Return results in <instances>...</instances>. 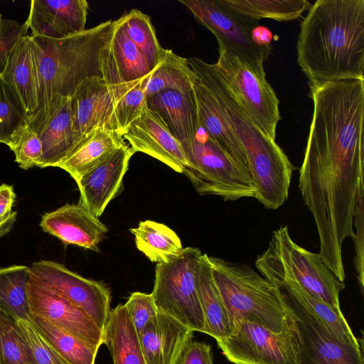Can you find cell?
Segmentation results:
<instances>
[{
  "label": "cell",
  "mask_w": 364,
  "mask_h": 364,
  "mask_svg": "<svg viewBox=\"0 0 364 364\" xmlns=\"http://www.w3.org/2000/svg\"><path fill=\"white\" fill-rule=\"evenodd\" d=\"M136 248L151 262L165 263L183 249L178 235L169 227L152 220H144L131 228Z\"/></svg>",
  "instance_id": "cell-28"
},
{
  "label": "cell",
  "mask_w": 364,
  "mask_h": 364,
  "mask_svg": "<svg viewBox=\"0 0 364 364\" xmlns=\"http://www.w3.org/2000/svg\"><path fill=\"white\" fill-rule=\"evenodd\" d=\"M178 364H213L210 346L191 341L183 350Z\"/></svg>",
  "instance_id": "cell-42"
},
{
  "label": "cell",
  "mask_w": 364,
  "mask_h": 364,
  "mask_svg": "<svg viewBox=\"0 0 364 364\" xmlns=\"http://www.w3.org/2000/svg\"><path fill=\"white\" fill-rule=\"evenodd\" d=\"M28 319L68 364H95L99 348L38 316L30 314Z\"/></svg>",
  "instance_id": "cell-29"
},
{
  "label": "cell",
  "mask_w": 364,
  "mask_h": 364,
  "mask_svg": "<svg viewBox=\"0 0 364 364\" xmlns=\"http://www.w3.org/2000/svg\"><path fill=\"white\" fill-rule=\"evenodd\" d=\"M146 107L161 118L186 154L200 129L194 89L186 92L162 90L146 97Z\"/></svg>",
  "instance_id": "cell-19"
},
{
  "label": "cell",
  "mask_w": 364,
  "mask_h": 364,
  "mask_svg": "<svg viewBox=\"0 0 364 364\" xmlns=\"http://www.w3.org/2000/svg\"><path fill=\"white\" fill-rule=\"evenodd\" d=\"M9 146L21 168L38 166L43 153L42 143L38 134L26 123L14 134Z\"/></svg>",
  "instance_id": "cell-37"
},
{
  "label": "cell",
  "mask_w": 364,
  "mask_h": 364,
  "mask_svg": "<svg viewBox=\"0 0 364 364\" xmlns=\"http://www.w3.org/2000/svg\"><path fill=\"white\" fill-rule=\"evenodd\" d=\"M364 191L358 196L353 216L355 242V268L361 291L363 290L364 281Z\"/></svg>",
  "instance_id": "cell-40"
},
{
  "label": "cell",
  "mask_w": 364,
  "mask_h": 364,
  "mask_svg": "<svg viewBox=\"0 0 364 364\" xmlns=\"http://www.w3.org/2000/svg\"><path fill=\"white\" fill-rule=\"evenodd\" d=\"M194 94L200 129L240 168L250 173L245 152L224 111L198 77L194 86Z\"/></svg>",
  "instance_id": "cell-22"
},
{
  "label": "cell",
  "mask_w": 364,
  "mask_h": 364,
  "mask_svg": "<svg viewBox=\"0 0 364 364\" xmlns=\"http://www.w3.org/2000/svg\"><path fill=\"white\" fill-rule=\"evenodd\" d=\"M38 134L43 146L38 167H56L75 146L70 98L47 119Z\"/></svg>",
  "instance_id": "cell-25"
},
{
  "label": "cell",
  "mask_w": 364,
  "mask_h": 364,
  "mask_svg": "<svg viewBox=\"0 0 364 364\" xmlns=\"http://www.w3.org/2000/svg\"><path fill=\"white\" fill-rule=\"evenodd\" d=\"M195 19L223 44L244 60L255 71L265 75L264 61L272 48L256 46L252 31L259 25L257 20L240 14L230 8L224 0H179Z\"/></svg>",
  "instance_id": "cell-10"
},
{
  "label": "cell",
  "mask_w": 364,
  "mask_h": 364,
  "mask_svg": "<svg viewBox=\"0 0 364 364\" xmlns=\"http://www.w3.org/2000/svg\"><path fill=\"white\" fill-rule=\"evenodd\" d=\"M237 13L259 21H288L299 18L311 6L307 0H224Z\"/></svg>",
  "instance_id": "cell-32"
},
{
  "label": "cell",
  "mask_w": 364,
  "mask_h": 364,
  "mask_svg": "<svg viewBox=\"0 0 364 364\" xmlns=\"http://www.w3.org/2000/svg\"><path fill=\"white\" fill-rule=\"evenodd\" d=\"M272 33L269 29L263 26H257L252 31V39L253 43L261 48H272Z\"/></svg>",
  "instance_id": "cell-44"
},
{
  "label": "cell",
  "mask_w": 364,
  "mask_h": 364,
  "mask_svg": "<svg viewBox=\"0 0 364 364\" xmlns=\"http://www.w3.org/2000/svg\"><path fill=\"white\" fill-rule=\"evenodd\" d=\"M218 43V69L253 123L275 140L277 125L281 119L279 100L266 75L259 74L230 49Z\"/></svg>",
  "instance_id": "cell-9"
},
{
  "label": "cell",
  "mask_w": 364,
  "mask_h": 364,
  "mask_svg": "<svg viewBox=\"0 0 364 364\" xmlns=\"http://www.w3.org/2000/svg\"><path fill=\"white\" fill-rule=\"evenodd\" d=\"M16 197L13 186L0 185V218L8 216L13 211Z\"/></svg>",
  "instance_id": "cell-43"
},
{
  "label": "cell",
  "mask_w": 364,
  "mask_h": 364,
  "mask_svg": "<svg viewBox=\"0 0 364 364\" xmlns=\"http://www.w3.org/2000/svg\"><path fill=\"white\" fill-rule=\"evenodd\" d=\"M186 156L188 164L182 173L200 195L219 196L224 201L255 198L250 174L207 136L203 139L198 136Z\"/></svg>",
  "instance_id": "cell-8"
},
{
  "label": "cell",
  "mask_w": 364,
  "mask_h": 364,
  "mask_svg": "<svg viewBox=\"0 0 364 364\" xmlns=\"http://www.w3.org/2000/svg\"><path fill=\"white\" fill-rule=\"evenodd\" d=\"M193 331L173 317L159 312L139 335L146 364H178Z\"/></svg>",
  "instance_id": "cell-20"
},
{
  "label": "cell",
  "mask_w": 364,
  "mask_h": 364,
  "mask_svg": "<svg viewBox=\"0 0 364 364\" xmlns=\"http://www.w3.org/2000/svg\"><path fill=\"white\" fill-rule=\"evenodd\" d=\"M216 341L224 355L235 364H296L286 325L276 333L240 318L233 322L228 337Z\"/></svg>",
  "instance_id": "cell-11"
},
{
  "label": "cell",
  "mask_w": 364,
  "mask_h": 364,
  "mask_svg": "<svg viewBox=\"0 0 364 364\" xmlns=\"http://www.w3.org/2000/svg\"><path fill=\"white\" fill-rule=\"evenodd\" d=\"M114 26L115 21L109 20L61 39L31 35L38 63L40 94L26 124L36 133L50 109L70 98L85 80L99 77L112 84L123 83L110 49Z\"/></svg>",
  "instance_id": "cell-2"
},
{
  "label": "cell",
  "mask_w": 364,
  "mask_h": 364,
  "mask_svg": "<svg viewBox=\"0 0 364 364\" xmlns=\"http://www.w3.org/2000/svg\"><path fill=\"white\" fill-rule=\"evenodd\" d=\"M270 282L286 311L285 325L296 364H364L360 341L338 336L304 305L291 284Z\"/></svg>",
  "instance_id": "cell-6"
},
{
  "label": "cell",
  "mask_w": 364,
  "mask_h": 364,
  "mask_svg": "<svg viewBox=\"0 0 364 364\" xmlns=\"http://www.w3.org/2000/svg\"><path fill=\"white\" fill-rule=\"evenodd\" d=\"M114 364H146L140 339L124 304L111 309L103 329Z\"/></svg>",
  "instance_id": "cell-24"
},
{
  "label": "cell",
  "mask_w": 364,
  "mask_h": 364,
  "mask_svg": "<svg viewBox=\"0 0 364 364\" xmlns=\"http://www.w3.org/2000/svg\"><path fill=\"white\" fill-rule=\"evenodd\" d=\"M191 68L221 106L245 152L255 198L267 209H278L288 198L296 167L275 140L253 123L215 63L196 58Z\"/></svg>",
  "instance_id": "cell-3"
},
{
  "label": "cell",
  "mask_w": 364,
  "mask_h": 364,
  "mask_svg": "<svg viewBox=\"0 0 364 364\" xmlns=\"http://www.w3.org/2000/svg\"><path fill=\"white\" fill-rule=\"evenodd\" d=\"M29 267L14 264L0 267V307L19 320H28Z\"/></svg>",
  "instance_id": "cell-30"
},
{
  "label": "cell",
  "mask_w": 364,
  "mask_h": 364,
  "mask_svg": "<svg viewBox=\"0 0 364 364\" xmlns=\"http://www.w3.org/2000/svg\"><path fill=\"white\" fill-rule=\"evenodd\" d=\"M88 8L85 0H32L25 23L32 36L61 39L85 30Z\"/></svg>",
  "instance_id": "cell-18"
},
{
  "label": "cell",
  "mask_w": 364,
  "mask_h": 364,
  "mask_svg": "<svg viewBox=\"0 0 364 364\" xmlns=\"http://www.w3.org/2000/svg\"><path fill=\"white\" fill-rule=\"evenodd\" d=\"M39 225L43 231L66 245H75L97 252L108 231L99 218L80 201L45 213Z\"/></svg>",
  "instance_id": "cell-17"
},
{
  "label": "cell",
  "mask_w": 364,
  "mask_h": 364,
  "mask_svg": "<svg viewBox=\"0 0 364 364\" xmlns=\"http://www.w3.org/2000/svg\"><path fill=\"white\" fill-rule=\"evenodd\" d=\"M135 153L125 145L117 149L76 181L80 202L99 218L122 190L123 179Z\"/></svg>",
  "instance_id": "cell-15"
},
{
  "label": "cell",
  "mask_w": 364,
  "mask_h": 364,
  "mask_svg": "<svg viewBox=\"0 0 364 364\" xmlns=\"http://www.w3.org/2000/svg\"><path fill=\"white\" fill-rule=\"evenodd\" d=\"M197 80L198 76L191 68L188 58L164 49L159 63L148 75L146 97L164 90L192 91Z\"/></svg>",
  "instance_id": "cell-27"
},
{
  "label": "cell",
  "mask_w": 364,
  "mask_h": 364,
  "mask_svg": "<svg viewBox=\"0 0 364 364\" xmlns=\"http://www.w3.org/2000/svg\"><path fill=\"white\" fill-rule=\"evenodd\" d=\"M134 153L139 151L182 173L188 164L184 151L161 118L146 108L122 135Z\"/></svg>",
  "instance_id": "cell-16"
},
{
  "label": "cell",
  "mask_w": 364,
  "mask_h": 364,
  "mask_svg": "<svg viewBox=\"0 0 364 364\" xmlns=\"http://www.w3.org/2000/svg\"><path fill=\"white\" fill-rule=\"evenodd\" d=\"M28 27L24 22L4 18L0 14V75L4 70L8 56L18 39L28 35Z\"/></svg>",
  "instance_id": "cell-41"
},
{
  "label": "cell",
  "mask_w": 364,
  "mask_h": 364,
  "mask_svg": "<svg viewBox=\"0 0 364 364\" xmlns=\"http://www.w3.org/2000/svg\"><path fill=\"white\" fill-rule=\"evenodd\" d=\"M20 99L28 117L36 109L40 94V77L36 49L31 35L21 37L11 49L0 75Z\"/></svg>",
  "instance_id": "cell-21"
},
{
  "label": "cell",
  "mask_w": 364,
  "mask_h": 364,
  "mask_svg": "<svg viewBox=\"0 0 364 364\" xmlns=\"http://www.w3.org/2000/svg\"><path fill=\"white\" fill-rule=\"evenodd\" d=\"M110 49L123 83L141 79L151 73L152 70L146 58L126 35L118 20L115 21Z\"/></svg>",
  "instance_id": "cell-31"
},
{
  "label": "cell",
  "mask_w": 364,
  "mask_h": 364,
  "mask_svg": "<svg viewBox=\"0 0 364 364\" xmlns=\"http://www.w3.org/2000/svg\"><path fill=\"white\" fill-rule=\"evenodd\" d=\"M28 304L31 314L43 318L85 343L99 348L103 331L81 309L29 274Z\"/></svg>",
  "instance_id": "cell-14"
},
{
  "label": "cell",
  "mask_w": 364,
  "mask_h": 364,
  "mask_svg": "<svg viewBox=\"0 0 364 364\" xmlns=\"http://www.w3.org/2000/svg\"><path fill=\"white\" fill-rule=\"evenodd\" d=\"M139 80L112 84L105 78L93 77L79 85L70 97L75 146L95 130L107 129L117 132L116 105Z\"/></svg>",
  "instance_id": "cell-12"
},
{
  "label": "cell",
  "mask_w": 364,
  "mask_h": 364,
  "mask_svg": "<svg viewBox=\"0 0 364 364\" xmlns=\"http://www.w3.org/2000/svg\"><path fill=\"white\" fill-rule=\"evenodd\" d=\"M18 324L37 364H68L29 319H18Z\"/></svg>",
  "instance_id": "cell-38"
},
{
  "label": "cell",
  "mask_w": 364,
  "mask_h": 364,
  "mask_svg": "<svg viewBox=\"0 0 364 364\" xmlns=\"http://www.w3.org/2000/svg\"><path fill=\"white\" fill-rule=\"evenodd\" d=\"M297 62L309 87L364 79V0H317L300 24Z\"/></svg>",
  "instance_id": "cell-1"
},
{
  "label": "cell",
  "mask_w": 364,
  "mask_h": 364,
  "mask_svg": "<svg viewBox=\"0 0 364 364\" xmlns=\"http://www.w3.org/2000/svg\"><path fill=\"white\" fill-rule=\"evenodd\" d=\"M255 267L269 282L296 283L313 297L341 311L339 296L344 282L335 276L318 253L296 244L287 225L272 232L267 248L256 259Z\"/></svg>",
  "instance_id": "cell-5"
},
{
  "label": "cell",
  "mask_w": 364,
  "mask_h": 364,
  "mask_svg": "<svg viewBox=\"0 0 364 364\" xmlns=\"http://www.w3.org/2000/svg\"><path fill=\"white\" fill-rule=\"evenodd\" d=\"M124 305L139 336L159 313L151 293L132 292Z\"/></svg>",
  "instance_id": "cell-39"
},
{
  "label": "cell",
  "mask_w": 364,
  "mask_h": 364,
  "mask_svg": "<svg viewBox=\"0 0 364 364\" xmlns=\"http://www.w3.org/2000/svg\"><path fill=\"white\" fill-rule=\"evenodd\" d=\"M117 20L153 70L159 63L164 48L159 43L150 17L139 10L132 9Z\"/></svg>",
  "instance_id": "cell-33"
},
{
  "label": "cell",
  "mask_w": 364,
  "mask_h": 364,
  "mask_svg": "<svg viewBox=\"0 0 364 364\" xmlns=\"http://www.w3.org/2000/svg\"><path fill=\"white\" fill-rule=\"evenodd\" d=\"M198 294L205 321L204 333L219 341L228 337L232 323L213 282L207 254H203L198 274Z\"/></svg>",
  "instance_id": "cell-26"
},
{
  "label": "cell",
  "mask_w": 364,
  "mask_h": 364,
  "mask_svg": "<svg viewBox=\"0 0 364 364\" xmlns=\"http://www.w3.org/2000/svg\"><path fill=\"white\" fill-rule=\"evenodd\" d=\"M17 212L13 210L8 216L0 218V237L8 234L16 221Z\"/></svg>",
  "instance_id": "cell-45"
},
{
  "label": "cell",
  "mask_w": 364,
  "mask_h": 364,
  "mask_svg": "<svg viewBox=\"0 0 364 364\" xmlns=\"http://www.w3.org/2000/svg\"><path fill=\"white\" fill-rule=\"evenodd\" d=\"M124 139L117 132L100 129L83 138L56 167L68 172L77 181L112 152L125 145Z\"/></svg>",
  "instance_id": "cell-23"
},
{
  "label": "cell",
  "mask_w": 364,
  "mask_h": 364,
  "mask_svg": "<svg viewBox=\"0 0 364 364\" xmlns=\"http://www.w3.org/2000/svg\"><path fill=\"white\" fill-rule=\"evenodd\" d=\"M0 364H37L18 319L0 307Z\"/></svg>",
  "instance_id": "cell-34"
},
{
  "label": "cell",
  "mask_w": 364,
  "mask_h": 364,
  "mask_svg": "<svg viewBox=\"0 0 364 364\" xmlns=\"http://www.w3.org/2000/svg\"><path fill=\"white\" fill-rule=\"evenodd\" d=\"M196 247H187L165 263H157L153 291L159 312L167 314L193 331L204 333L205 321L198 294L202 257Z\"/></svg>",
  "instance_id": "cell-7"
},
{
  "label": "cell",
  "mask_w": 364,
  "mask_h": 364,
  "mask_svg": "<svg viewBox=\"0 0 364 364\" xmlns=\"http://www.w3.org/2000/svg\"><path fill=\"white\" fill-rule=\"evenodd\" d=\"M27 119L28 113L20 99L0 77V143L9 146Z\"/></svg>",
  "instance_id": "cell-35"
},
{
  "label": "cell",
  "mask_w": 364,
  "mask_h": 364,
  "mask_svg": "<svg viewBox=\"0 0 364 364\" xmlns=\"http://www.w3.org/2000/svg\"><path fill=\"white\" fill-rule=\"evenodd\" d=\"M148 75L131 87L116 105L117 132L122 136L147 108L146 85Z\"/></svg>",
  "instance_id": "cell-36"
},
{
  "label": "cell",
  "mask_w": 364,
  "mask_h": 364,
  "mask_svg": "<svg viewBox=\"0 0 364 364\" xmlns=\"http://www.w3.org/2000/svg\"><path fill=\"white\" fill-rule=\"evenodd\" d=\"M208 259L232 327L235 321L245 318L276 333L284 330L287 314L272 283L246 264L210 256Z\"/></svg>",
  "instance_id": "cell-4"
},
{
  "label": "cell",
  "mask_w": 364,
  "mask_h": 364,
  "mask_svg": "<svg viewBox=\"0 0 364 364\" xmlns=\"http://www.w3.org/2000/svg\"><path fill=\"white\" fill-rule=\"evenodd\" d=\"M29 274L84 311L103 331L111 310L110 290L105 284L86 279L50 260L33 263Z\"/></svg>",
  "instance_id": "cell-13"
}]
</instances>
